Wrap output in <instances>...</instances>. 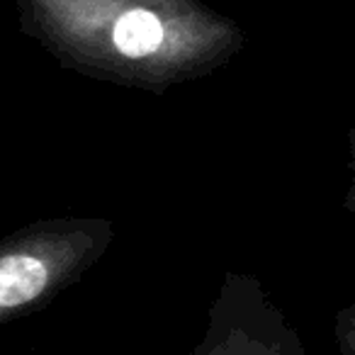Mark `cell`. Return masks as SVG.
Wrapping results in <instances>:
<instances>
[{"label":"cell","mask_w":355,"mask_h":355,"mask_svg":"<svg viewBox=\"0 0 355 355\" xmlns=\"http://www.w3.org/2000/svg\"><path fill=\"white\" fill-rule=\"evenodd\" d=\"M69 268L64 243L35 241L0 256V314L22 309L61 282Z\"/></svg>","instance_id":"1"},{"label":"cell","mask_w":355,"mask_h":355,"mask_svg":"<svg viewBox=\"0 0 355 355\" xmlns=\"http://www.w3.org/2000/svg\"><path fill=\"white\" fill-rule=\"evenodd\" d=\"M166 40V20L151 6H127L112 25L114 51L129 61L153 59Z\"/></svg>","instance_id":"2"}]
</instances>
